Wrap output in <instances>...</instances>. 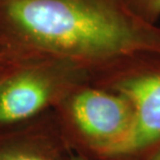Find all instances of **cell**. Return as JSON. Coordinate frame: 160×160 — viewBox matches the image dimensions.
I'll use <instances>...</instances> for the list:
<instances>
[{
  "label": "cell",
  "instance_id": "3",
  "mask_svg": "<svg viewBox=\"0 0 160 160\" xmlns=\"http://www.w3.org/2000/svg\"><path fill=\"white\" fill-rule=\"evenodd\" d=\"M91 81L88 69L68 59L8 60L0 69V128L52 110L73 88Z\"/></svg>",
  "mask_w": 160,
  "mask_h": 160
},
{
  "label": "cell",
  "instance_id": "9",
  "mask_svg": "<svg viewBox=\"0 0 160 160\" xmlns=\"http://www.w3.org/2000/svg\"><path fill=\"white\" fill-rule=\"evenodd\" d=\"M8 62V60L4 59V58H3V57H2L1 55H0V69H2L3 67H4V66H5Z\"/></svg>",
  "mask_w": 160,
  "mask_h": 160
},
{
  "label": "cell",
  "instance_id": "6",
  "mask_svg": "<svg viewBox=\"0 0 160 160\" xmlns=\"http://www.w3.org/2000/svg\"><path fill=\"white\" fill-rule=\"evenodd\" d=\"M135 14L147 22L157 24L160 19V0H127Z\"/></svg>",
  "mask_w": 160,
  "mask_h": 160
},
{
  "label": "cell",
  "instance_id": "4",
  "mask_svg": "<svg viewBox=\"0 0 160 160\" xmlns=\"http://www.w3.org/2000/svg\"><path fill=\"white\" fill-rule=\"evenodd\" d=\"M92 83L123 95L133 106L132 133L118 157L160 143V53L121 58L96 73Z\"/></svg>",
  "mask_w": 160,
  "mask_h": 160
},
{
  "label": "cell",
  "instance_id": "5",
  "mask_svg": "<svg viewBox=\"0 0 160 160\" xmlns=\"http://www.w3.org/2000/svg\"><path fill=\"white\" fill-rule=\"evenodd\" d=\"M72 151L53 110L0 128V160H69Z\"/></svg>",
  "mask_w": 160,
  "mask_h": 160
},
{
  "label": "cell",
  "instance_id": "8",
  "mask_svg": "<svg viewBox=\"0 0 160 160\" xmlns=\"http://www.w3.org/2000/svg\"><path fill=\"white\" fill-rule=\"evenodd\" d=\"M148 160H160V147L158 148L157 151H156Z\"/></svg>",
  "mask_w": 160,
  "mask_h": 160
},
{
  "label": "cell",
  "instance_id": "2",
  "mask_svg": "<svg viewBox=\"0 0 160 160\" xmlns=\"http://www.w3.org/2000/svg\"><path fill=\"white\" fill-rule=\"evenodd\" d=\"M52 110L73 150L89 157H118L134 126L130 101L92 82L73 88Z\"/></svg>",
  "mask_w": 160,
  "mask_h": 160
},
{
  "label": "cell",
  "instance_id": "7",
  "mask_svg": "<svg viewBox=\"0 0 160 160\" xmlns=\"http://www.w3.org/2000/svg\"><path fill=\"white\" fill-rule=\"evenodd\" d=\"M69 160H96V159L89 157V156L83 154V153H80V152L75 151V150H73L71 155H70V157H69Z\"/></svg>",
  "mask_w": 160,
  "mask_h": 160
},
{
  "label": "cell",
  "instance_id": "1",
  "mask_svg": "<svg viewBox=\"0 0 160 160\" xmlns=\"http://www.w3.org/2000/svg\"><path fill=\"white\" fill-rule=\"evenodd\" d=\"M160 53V27L127 0H0V55L6 60L55 57L92 78L136 53Z\"/></svg>",
  "mask_w": 160,
  "mask_h": 160
}]
</instances>
